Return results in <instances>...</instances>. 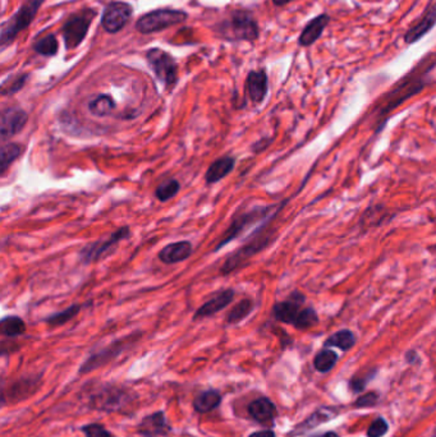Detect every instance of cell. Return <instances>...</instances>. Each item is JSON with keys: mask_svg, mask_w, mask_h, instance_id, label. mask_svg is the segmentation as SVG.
Returning a JSON list of instances; mask_svg holds the SVG:
<instances>
[{"mask_svg": "<svg viewBox=\"0 0 436 437\" xmlns=\"http://www.w3.org/2000/svg\"><path fill=\"white\" fill-rule=\"evenodd\" d=\"M193 254L192 243L188 241L174 242L165 246L159 252V260L167 265L183 263L188 260Z\"/></svg>", "mask_w": 436, "mask_h": 437, "instance_id": "5bb4252c", "label": "cell"}, {"mask_svg": "<svg viewBox=\"0 0 436 437\" xmlns=\"http://www.w3.org/2000/svg\"><path fill=\"white\" fill-rule=\"evenodd\" d=\"M45 0H30L26 4H23L22 7L18 9V12L15 13L12 18H9L7 22L3 23L1 26V35H0V43L1 48L10 44L15 37L30 26L31 22L34 21L35 15H37L38 9L41 7V4Z\"/></svg>", "mask_w": 436, "mask_h": 437, "instance_id": "8992f818", "label": "cell"}, {"mask_svg": "<svg viewBox=\"0 0 436 437\" xmlns=\"http://www.w3.org/2000/svg\"><path fill=\"white\" fill-rule=\"evenodd\" d=\"M0 331L4 336L15 338L24 334L26 324L18 316H7L0 322Z\"/></svg>", "mask_w": 436, "mask_h": 437, "instance_id": "4316f807", "label": "cell"}, {"mask_svg": "<svg viewBox=\"0 0 436 437\" xmlns=\"http://www.w3.org/2000/svg\"><path fill=\"white\" fill-rule=\"evenodd\" d=\"M338 362L337 353L332 349H324L318 352L314 359V366L318 372H329Z\"/></svg>", "mask_w": 436, "mask_h": 437, "instance_id": "f1b7e54d", "label": "cell"}, {"mask_svg": "<svg viewBox=\"0 0 436 437\" xmlns=\"http://www.w3.org/2000/svg\"><path fill=\"white\" fill-rule=\"evenodd\" d=\"M146 58L156 77L162 81L167 88H171L177 83V63L167 51L157 48L150 49L146 54Z\"/></svg>", "mask_w": 436, "mask_h": 437, "instance_id": "ba28073f", "label": "cell"}, {"mask_svg": "<svg viewBox=\"0 0 436 437\" xmlns=\"http://www.w3.org/2000/svg\"><path fill=\"white\" fill-rule=\"evenodd\" d=\"M274 319L292 325L298 330H309L318 324V312L306 305V297L301 291H292L288 298L276 302L273 306Z\"/></svg>", "mask_w": 436, "mask_h": 437, "instance_id": "7a4b0ae2", "label": "cell"}, {"mask_svg": "<svg viewBox=\"0 0 436 437\" xmlns=\"http://www.w3.org/2000/svg\"><path fill=\"white\" fill-rule=\"evenodd\" d=\"M318 437H339L335 432H326L325 435H323V436Z\"/></svg>", "mask_w": 436, "mask_h": 437, "instance_id": "ab89813d", "label": "cell"}, {"mask_svg": "<svg viewBox=\"0 0 436 437\" xmlns=\"http://www.w3.org/2000/svg\"><path fill=\"white\" fill-rule=\"evenodd\" d=\"M140 433L146 437H155L167 433L169 427L165 421L163 412H157L155 415H148L141 422Z\"/></svg>", "mask_w": 436, "mask_h": 437, "instance_id": "ffe728a7", "label": "cell"}, {"mask_svg": "<svg viewBox=\"0 0 436 437\" xmlns=\"http://www.w3.org/2000/svg\"><path fill=\"white\" fill-rule=\"evenodd\" d=\"M22 153V146L15 142H9L1 147L0 153V174H6L8 168L15 162Z\"/></svg>", "mask_w": 436, "mask_h": 437, "instance_id": "cb8c5ba5", "label": "cell"}, {"mask_svg": "<svg viewBox=\"0 0 436 437\" xmlns=\"http://www.w3.org/2000/svg\"><path fill=\"white\" fill-rule=\"evenodd\" d=\"M132 17V7L125 1H113L104 11V29L109 34H117L126 26Z\"/></svg>", "mask_w": 436, "mask_h": 437, "instance_id": "8fae6325", "label": "cell"}, {"mask_svg": "<svg viewBox=\"0 0 436 437\" xmlns=\"http://www.w3.org/2000/svg\"><path fill=\"white\" fill-rule=\"evenodd\" d=\"M337 415H338V409L337 408L318 409V412H315L314 415H311L307 421H304L300 427H297L296 432H293V435H300V433H303L306 431L316 427L321 423L328 422Z\"/></svg>", "mask_w": 436, "mask_h": 437, "instance_id": "7402d4cb", "label": "cell"}, {"mask_svg": "<svg viewBox=\"0 0 436 437\" xmlns=\"http://www.w3.org/2000/svg\"><path fill=\"white\" fill-rule=\"evenodd\" d=\"M129 235H131L129 228L128 226H122V228H119L117 232L111 234L108 238L89 243L87 246H85L81 249L82 263H91L100 260L108 252H111V249L115 247L119 242L125 241L127 238H129Z\"/></svg>", "mask_w": 436, "mask_h": 437, "instance_id": "30bf717a", "label": "cell"}, {"mask_svg": "<svg viewBox=\"0 0 436 437\" xmlns=\"http://www.w3.org/2000/svg\"><path fill=\"white\" fill-rule=\"evenodd\" d=\"M82 431L86 437H114L109 431L105 430L103 426H100V424L85 426Z\"/></svg>", "mask_w": 436, "mask_h": 437, "instance_id": "e575fe53", "label": "cell"}, {"mask_svg": "<svg viewBox=\"0 0 436 437\" xmlns=\"http://www.w3.org/2000/svg\"><path fill=\"white\" fill-rule=\"evenodd\" d=\"M253 308H255V303L252 299H241L236 306L230 310L225 320L230 325L238 324V322L244 320L246 317H248L252 314Z\"/></svg>", "mask_w": 436, "mask_h": 437, "instance_id": "83f0119b", "label": "cell"}, {"mask_svg": "<svg viewBox=\"0 0 436 437\" xmlns=\"http://www.w3.org/2000/svg\"><path fill=\"white\" fill-rule=\"evenodd\" d=\"M218 31L220 32L224 39L227 40H247L253 41L259 37V26L252 17L250 12L247 11H236L233 15H230L228 20L218 27Z\"/></svg>", "mask_w": 436, "mask_h": 437, "instance_id": "5b68a950", "label": "cell"}, {"mask_svg": "<svg viewBox=\"0 0 436 437\" xmlns=\"http://www.w3.org/2000/svg\"><path fill=\"white\" fill-rule=\"evenodd\" d=\"M356 344V335L348 328H343L337 331L333 335L326 339L325 347H335L343 352L351 349Z\"/></svg>", "mask_w": 436, "mask_h": 437, "instance_id": "603a6c76", "label": "cell"}, {"mask_svg": "<svg viewBox=\"0 0 436 437\" xmlns=\"http://www.w3.org/2000/svg\"><path fill=\"white\" fill-rule=\"evenodd\" d=\"M374 375H375V372L371 371L370 372L367 376H365L363 379L361 377H355V379L351 381V387H352V390L356 391V393H358V391H361L366 387V384L369 382L370 380L374 377Z\"/></svg>", "mask_w": 436, "mask_h": 437, "instance_id": "8d00e7d4", "label": "cell"}, {"mask_svg": "<svg viewBox=\"0 0 436 437\" xmlns=\"http://www.w3.org/2000/svg\"><path fill=\"white\" fill-rule=\"evenodd\" d=\"M290 1H293V0H273L274 4H275V6H278V7L286 6V4H288Z\"/></svg>", "mask_w": 436, "mask_h": 437, "instance_id": "f35d334b", "label": "cell"}, {"mask_svg": "<svg viewBox=\"0 0 436 437\" xmlns=\"http://www.w3.org/2000/svg\"><path fill=\"white\" fill-rule=\"evenodd\" d=\"M330 22V17L328 15H320L311 21L301 34L300 36V45L302 46H310L316 43L318 37L323 35V31Z\"/></svg>", "mask_w": 436, "mask_h": 437, "instance_id": "ac0fdd59", "label": "cell"}, {"mask_svg": "<svg viewBox=\"0 0 436 437\" xmlns=\"http://www.w3.org/2000/svg\"><path fill=\"white\" fill-rule=\"evenodd\" d=\"M377 399H379V395L377 393L366 394V395H363V396L357 399L355 405L357 408H367V407L375 405L377 403Z\"/></svg>", "mask_w": 436, "mask_h": 437, "instance_id": "d590c367", "label": "cell"}, {"mask_svg": "<svg viewBox=\"0 0 436 437\" xmlns=\"http://www.w3.org/2000/svg\"><path fill=\"white\" fill-rule=\"evenodd\" d=\"M234 165H236V159L230 156H224L211 162V165L207 168L206 174H205V181L207 184L220 182L233 172Z\"/></svg>", "mask_w": 436, "mask_h": 437, "instance_id": "e0dca14e", "label": "cell"}, {"mask_svg": "<svg viewBox=\"0 0 436 437\" xmlns=\"http://www.w3.org/2000/svg\"><path fill=\"white\" fill-rule=\"evenodd\" d=\"M115 108V102L109 95H99L89 102L90 113L97 117H106Z\"/></svg>", "mask_w": 436, "mask_h": 437, "instance_id": "484cf974", "label": "cell"}, {"mask_svg": "<svg viewBox=\"0 0 436 437\" xmlns=\"http://www.w3.org/2000/svg\"><path fill=\"white\" fill-rule=\"evenodd\" d=\"M220 401H222L220 394L215 391V390H209V391L200 394L195 399L193 407L200 413H207V412L216 408L220 404Z\"/></svg>", "mask_w": 436, "mask_h": 437, "instance_id": "d4e9b609", "label": "cell"}, {"mask_svg": "<svg viewBox=\"0 0 436 437\" xmlns=\"http://www.w3.org/2000/svg\"><path fill=\"white\" fill-rule=\"evenodd\" d=\"M34 50L44 55V57H52L55 55L58 51V40L54 35H48L40 40H37L34 44Z\"/></svg>", "mask_w": 436, "mask_h": 437, "instance_id": "1f68e13d", "label": "cell"}, {"mask_svg": "<svg viewBox=\"0 0 436 437\" xmlns=\"http://www.w3.org/2000/svg\"><path fill=\"white\" fill-rule=\"evenodd\" d=\"M429 69L430 68H423L421 72L419 69H414V72L406 76V78L400 81L395 88L383 97V100L375 109V133L383 131L389 113L397 109L400 104L407 102L409 97L421 92L422 88H425V74L429 72Z\"/></svg>", "mask_w": 436, "mask_h": 437, "instance_id": "6da1fadb", "label": "cell"}, {"mask_svg": "<svg viewBox=\"0 0 436 437\" xmlns=\"http://www.w3.org/2000/svg\"><path fill=\"white\" fill-rule=\"evenodd\" d=\"M248 413L258 422L267 423L270 422L275 417L276 408H275L273 401H269L267 398H260L258 401H252L250 404Z\"/></svg>", "mask_w": 436, "mask_h": 437, "instance_id": "44dd1931", "label": "cell"}, {"mask_svg": "<svg viewBox=\"0 0 436 437\" xmlns=\"http://www.w3.org/2000/svg\"><path fill=\"white\" fill-rule=\"evenodd\" d=\"M392 218L393 212L389 211V209H386L383 204H374L363 212L360 220V226H363V228L371 229V228L383 226L385 218L391 220Z\"/></svg>", "mask_w": 436, "mask_h": 437, "instance_id": "d6986e66", "label": "cell"}, {"mask_svg": "<svg viewBox=\"0 0 436 437\" xmlns=\"http://www.w3.org/2000/svg\"><path fill=\"white\" fill-rule=\"evenodd\" d=\"M248 96L255 104L264 102L267 94V76L264 71H252L246 80Z\"/></svg>", "mask_w": 436, "mask_h": 437, "instance_id": "9a60e30c", "label": "cell"}, {"mask_svg": "<svg viewBox=\"0 0 436 437\" xmlns=\"http://www.w3.org/2000/svg\"><path fill=\"white\" fill-rule=\"evenodd\" d=\"M81 308V305H72V306L68 307V308L60 311V312L49 316L45 321H46V324H49L52 326H62V325L67 324L68 321L72 320L77 314H80Z\"/></svg>", "mask_w": 436, "mask_h": 437, "instance_id": "4dcf8cb0", "label": "cell"}, {"mask_svg": "<svg viewBox=\"0 0 436 437\" xmlns=\"http://www.w3.org/2000/svg\"><path fill=\"white\" fill-rule=\"evenodd\" d=\"M234 296H236V293L233 289L219 291L215 297L207 300L206 303H204L196 311V314L193 316V320H200V319H205V317L214 316L215 314H219L225 307L230 306L232 300L234 298Z\"/></svg>", "mask_w": 436, "mask_h": 437, "instance_id": "4fadbf2b", "label": "cell"}, {"mask_svg": "<svg viewBox=\"0 0 436 437\" xmlns=\"http://www.w3.org/2000/svg\"><path fill=\"white\" fill-rule=\"evenodd\" d=\"M29 120V114L21 108H8L1 113L0 134L1 139H8L18 134Z\"/></svg>", "mask_w": 436, "mask_h": 437, "instance_id": "7c38bea8", "label": "cell"}, {"mask_svg": "<svg viewBox=\"0 0 436 437\" xmlns=\"http://www.w3.org/2000/svg\"><path fill=\"white\" fill-rule=\"evenodd\" d=\"M273 218H269L262 226H260L259 229L253 234V238L247 242L246 246L239 248L236 254L228 257V260L223 263L222 269H220L222 274L228 275L230 272L236 271L237 268L242 266L248 258H251L252 256L259 254L260 251L267 247V244L272 241V229L269 228V223L272 221Z\"/></svg>", "mask_w": 436, "mask_h": 437, "instance_id": "3957f363", "label": "cell"}, {"mask_svg": "<svg viewBox=\"0 0 436 437\" xmlns=\"http://www.w3.org/2000/svg\"><path fill=\"white\" fill-rule=\"evenodd\" d=\"M388 431V423L384 418H377V421L371 423V426L367 430V436L369 437H381L384 436Z\"/></svg>", "mask_w": 436, "mask_h": 437, "instance_id": "836d02e7", "label": "cell"}, {"mask_svg": "<svg viewBox=\"0 0 436 437\" xmlns=\"http://www.w3.org/2000/svg\"><path fill=\"white\" fill-rule=\"evenodd\" d=\"M29 78L27 74H20L15 78H9L3 83V88H1V94L3 95H13L15 92H18L21 88L24 86L26 81Z\"/></svg>", "mask_w": 436, "mask_h": 437, "instance_id": "d6a6232c", "label": "cell"}, {"mask_svg": "<svg viewBox=\"0 0 436 437\" xmlns=\"http://www.w3.org/2000/svg\"><path fill=\"white\" fill-rule=\"evenodd\" d=\"M179 190H181V183L178 182L177 179H174V178H170V179H167V181H164L163 183H160L157 186V188L155 190V197L159 201L165 202L170 198L177 196Z\"/></svg>", "mask_w": 436, "mask_h": 437, "instance_id": "f546056e", "label": "cell"}, {"mask_svg": "<svg viewBox=\"0 0 436 437\" xmlns=\"http://www.w3.org/2000/svg\"><path fill=\"white\" fill-rule=\"evenodd\" d=\"M250 437H275V433H274L273 431H260V432L252 433Z\"/></svg>", "mask_w": 436, "mask_h": 437, "instance_id": "74e56055", "label": "cell"}, {"mask_svg": "<svg viewBox=\"0 0 436 437\" xmlns=\"http://www.w3.org/2000/svg\"><path fill=\"white\" fill-rule=\"evenodd\" d=\"M187 13L178 9H157L142 15L136 22V29L142 34H151L185 22Z\"/></svg>", "mask_w": 436, "mask_h": 437, "instance_id": "52a82bcc", "label": "cell"}, {"mask_svg": "<svg viewBox=\"0 0 436 437\" xmlns=\"http://www.w3.org/2000/svg\"><path fill=\"white\" fill-rule=\"evenodd\" d=\"M276 206H258V207H253L248 211L242 212L241 215H238L236 218H233L232 224L228 226L227 232L224 233L220 242L218 243V246L215 247V251H220L224 246L230 244V242L234 241L238 237H241L244 232H247L248 229H251L252 226H256L260 221H264L267 218H272L276 212H274L272 215V211L275 209Z\"/></svg>", "mask_w": 436, "mask_h": 437, "instance_id": "277c9868", "label": "cell"}, {"mask_svg": "<svg viewBox=\"0 0 436 437\" xmlns=\"http://www.w3.org/2000/svg\"><path fill=\"white\" fill-rule=\"evenodd\" d=\"M436 23V4L433 7H430L426 13L422 15L421 20L408 29V32L405 36L407 44H414L416 41H419L423 35H426L430 29L434 27Z\"/></svg>", "mask_w": 436, "mask_h": 437, "instance_id": "2e32d148", "label": "cell"}, {"mask_svg": "<svg viewBox=\"0 0 436 437\" xmlns=\"http://www.w3.org/2000/svg\"><path fill=\"white\" fill-rule=\"evenodd\" d=\"M94 17H95V12L87 9L82 13L71 17L67 22L64 23L62 32H63L64 44L68 50L77 48L85 40Z\"/></svg>", "mask_w": 436, "mask_h": 437, "instance_id": "9c48e42d", "label": "cell"}]
</instances>
